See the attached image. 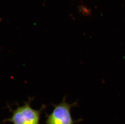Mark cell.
Wrapping results in <instances>:
<instances>
[{"label":"cell","instance_id":"obj_1","mask_svg":"<svg viewBox=\"0 0 125 124\" xmlns=\"http://www.w3.org/2000/svg\"><path fill=\"white\" fill-rule=\"evenodd\" d=\"M31 102L29 99L24 105L12 110L11 116L4 121L13 124H39L41 114L45 106L42 105L39 110H35L31 106Z\"/></svg>","mask_w":125,"mask_h":124},{"label":"cell","instance_id":"obj_2","mask_svg":"<svg viewBox=\"0 0 125 124\" xmlns=\"http://www.w3.org/2000/svg\"><path fill=\"white\" fill-rule=\"evenodd\" d=\"M76 102L72 104L66 102L65 98L57 105H53L52 112L47 116V124H74L78 122L73 119L71 115V109L77 106Z\"/></svg>","mask_w":125,"mask_h":124},{"label":"cell","instance_id":"obj_3","mask_svg":"<svg viewBox=\"0 0 125 124\" xmlns=\"http://www.w3.org/2000/svg\"><path fill=\"white\" fill-rule=\"evenodd\" d=\"M78 11L81 14L84 16H90L92 14V11L91 9L83 4L80 5L78 7Z\"/></svg>","mask_w":125,"mask_h":124}]
</instances>
